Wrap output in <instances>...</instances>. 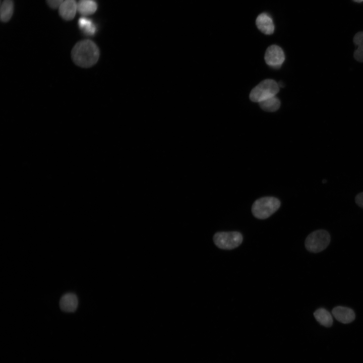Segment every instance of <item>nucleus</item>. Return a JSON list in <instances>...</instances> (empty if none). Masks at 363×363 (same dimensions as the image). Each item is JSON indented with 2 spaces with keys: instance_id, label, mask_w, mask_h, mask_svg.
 <instances>
[{
  "instance_id": "f257e3e1",
  "label": "nucleus",
  "mask_w": 363,
  "mask_h": 363,
  "mask_svg": "<svg viewBox=\"0 0 363 363\" xmlns=\"http://www.w3.org/2000/svg\"><path fill=\"white\" fill-rule=\"evenodd\" d=\"M71 56L78 66L88 68L94 65L99 57V50L96 44L90 40L77 42L72 49Z\"/></svg>"
},
{
  "instance_id": "f03ea898",
  "label": "nucleus",
  "mask_w": 363,
  "mask_h": 363,
  "mask_svg": "<svg viewBox=\"0 0 363 363\" xmlns=\"http://www.w3.org/2000/svg\"><path fill=\"white\" fill-rule=\"evenodd\" d=\"M279 200L273 197H265L256 200L252 205V212L257 218L265 219L274 213L280 207Z\"/></svg>"
},
{
  "instance_id": "7ed1b4c3",
  "label": "nucleus",
  "mask_w": 363,
  "mask_h": 363,
  "mask_svg": "<svg viewBox=\"0 0 363 363\" xmlns=\"http://www.w3.org/2000/svg\"><path fill=\"white\" fill-rule=\"evenodd\" d=\"M279 91L278 83L272 79H266L255 86L250 94V100L260 102L265 99L276 96Z\"/></svg>"
},
{
  "instance_id": "20e7f679",
  "label": "nucleus",
  "mask_w": 363,
  "mask_h": 363,
  "mask_svg": "<svg viewBox=\"0 0 363 363\" xmlns=\"http://www.w3.org/2000/svg\"><path fill=\"white\" fill-rule=\"evenodd\" d=\"M330 235L324 229L315 230L308 235L305 240V247L308 251L317 253L324 250L329 245Z\"/></svg>"
},
{
  "instance_id": "39448f33",
  "label": "nucleus",
  "mask_w": 363,
  "mask_h": 363,
  "mask_svg": "<svg viewBox=\"0 0 363 363\" xmlns=\"http://www.w3.org/2000/svg\"><path fill=\"white\" fill-rule=\"evenodd\" d=\"M243 235L238 231L218 232L213 236L215 245L223 250H232L239 246L243 241Z\"/></svg>"
},
{
  "instance_id": "423d86ee",
  "label": "nucleus",
  "mask_w": 363,
  "mask_h": 363,
  "mask_svg": "<svg viewBox=\"0 0 363 363\" xmlns=\"http://www.w3.org/2000/svg\"><path fill=\"white\" fill-rule=\"evenodd\" d=\"M264 58L268 65L275 69H279L285 60V55L280 47L272 45L266 49Z\"/></svg>"
},
{
  "instance_id": "0eeeda50",
  "label": "nucleus",
  "mask_w": 363,
  "mask_h": 363,
  "mask_svg": "<svg viewBox=\"0 0 363 363\" xmlns=\"http://www.w3.org/2000/svg\"><path fill=\"white\" fill-rule=\"evenodd\" d=\"M332 314L335 318L340 323L348 324L355 319V315L353 310L349 308L337 306L334 308Z\"/></svg>"
},
{
  "instance_id": "6e6552de",
  "label": "nucleus",
  "mask_w": 363,
  "mask_h": 363,
  "mask_svg": "<svg viewBox=\"0 0 363 363\" xmlns=\"http://www.w3.org/2000/svg\"><path fill=\"white\" fill-rule=\"evenodd\" d=\"M257 28L262 33L271 35L274 31V25L271 17L267 13H263L257 17L256 20Z\"/></svg>"
},
{
  "instance_id": "1a4fd4ad",
  "label": "nucleus",
  "mask_w": 363,
  "mask_h": 363,
  "mask_svg": "<svg viewBox=\"0 0 363 363\" xmlns=\"http://www.w3.org/2000/svg\"><path fill=\"white\" fill-rule=\"evenodd\" d=\"M77 11L76 0H64L58 8L60 16L66 20H71L75 16Z\"/></svg>"
},
{
  "instance_id": "9d476101",
  "label": "nucleus",
  "mask_w": 363,
  "mask_h": 363,
  "mask_svg": "<svg viewBox=\"0 0 363 363\" xmlns=\"http://www.w3.org/2000/svg\"><path fill=\"white\" fill-rule=\"evenodd\" d=\"M78 304L77 296L73 293L64 294L59 301L60 308L66 312H73L76 311Z\"/></svg>"
},
{
  "instance_id": "9b49d317",
  "label": "nucleus",
  "mask_w": 363,
  "mask_h": 363,
  "mask_svg": "<svg viewBox=\"0 0 363 363\" xmlns=\"http://www.w3.org/2000/svg\"><path fill=\"white\" fill-rule=\"evenodd\" d=\"M97 9V4L95 0H79L77 3V11L83 16L94 13Z\"/></svg>"
},
{
  "instance_id": "f8f14e48",
  "label": "nucleus",
  "mask_w": 363,
  "mask_h": 363,
  "mask_svg": "<svg viewBox=\"0 0 363 363\" xmlns=\"http://www.w3.org/2000/svg\"><path fill=\"white\" fill-rule=\"evenodd\" d=\"M317 321L321 325L326 327H330L333 324L332 315L324 308H319L314 313Z\"/></svg>"
},
{
  "instance_id": "ddd939ff",
  "label": "nucleus",
  "mask_w": 363,
  "mask_h": 363,
  "mask_svg": "<svg viewBox=\"0 0 363 363\" xmlns=\"http://www.w3.org/2000/svg\"><path fill=\"white\" fill-rule=\"evenodd\" d=\"M78 25L81 31L86 35H93L97 28L93 21L85 17H81L78 21Z\"/></svg>"
},
{
  "instance_id": "4468645a",
  "label": "nucleus",
  "mask_w": 363,
  "mask_h": 363,
  "mask_svg": "<svg viewBox=\"0 0 363 363\" xmlns=\"http://www.w3.org/2000/svg\"><path fill=\"white\" fill-rule=\"evenodd\" d=\"M259 104L263 110L267 112L276 111L280 106V101L276 96L265 99Z\"/></svg>"
},
{
  "instance_id": "2eb2a0df",
  "label": "nucleus",
  "mask_w": 363,
  "mask_h": 363,
  "mask_svg": "<svg viewBox=\"0 0 363 363\" xmlns=\"http://www.w3.org/2000/svg\"><path fill=\"white\" fill-rule=\"evenodd\" d=\"M354 44L357 46V49L354 51L353 57L356 60L363 63V32H357L353 39Z\"/></svg>"
},
{
  "instance_id": "dca6fc26",
  "label": "nucleus",
  "mask_w": 363,
  "mask_h": 363,
  "mask_svg": "<svg viewBox=\"0 0 363 363\" xmlns=\"http://www.w3.org/2000/svg\"><path fill=\"white\" fill-rule=\"evenodd\" d=\"M13 9L14 4L12 0H4L0 9L2 21L6 22L10 20L13 15Z\"/></svg>"
},
{
  "instance_id": "f3484780",
  "label": "nucleus",
  "mask_w": 363,
  "mask_h": 363,
  "mask_svg": "<svg viewBox=\"0 0 363 363\" xmlns=\"http://www.w3.org/2000/svg\"><path fill=\"white\" fill-rule=\"evenodd\" d=\"M64 0H46L48 5L52 9H56L59 7Z\"/></svg>"
},
{
  "instance_id": "a211bd4d",
  "label": "nucleus",
  "mask_w": 363,
  "mask_h": 363,
  "mask_svg": "<svg viewBox=\"0 0 363 363\" xmlns=\"http://www.w3.org/2000/svg\"><path fill=\"white\" fill-rule=\"evenodd\" d=\"M354 200L356 204L363 209V192L357 194L355 197Z\"/></svg>"
},
{
  "instance_id": "6ab92c4d",
  "label": "nucleus",
  "mask_w": 363,
  "mask_h": 363,
  "mask_svg": "<svg viewBox=\"0 0 363 363\" xmlns=\"http://www.w3.org/2000/svg\"><path fill=\"white\" fill-rule=\"evenodd\" d=\"M278 84L279 86L280 87H283L284 86V85H283L284 84L282 82H279L278 83Z\"/></svg>"
},
{
  "instance_id": "aec40b11",
  "label": "nucleus",
  "mask_w": 363,
  "mask_h": 363,
  "mask_svg": "<svg viewBox=\"0 0 363 363\" xmlns=\"http://www.w3.org/2000/svg\"><path fill=\"white\" fill-rule=\"evenodd\" d=\"M354 2H357V3H360L363 2V0H352Z\"/></svg>"
},
{
  "instance_id": "412c9836",
  "label": "nucleus",
  "mask_w": 363,
  "mask_h": 363,
  "mask_svg": "<svg viewBox=\"0 0 363 363\" xmlns=\"http://www.w3.org/2000/svg\"><path fill=\"white\" fill-rule=\"evenodd\" d=\"M327 180L326 179H323V180H322V183H323V184H325V183H327Z\"/></svg>"
}]
</instances>
